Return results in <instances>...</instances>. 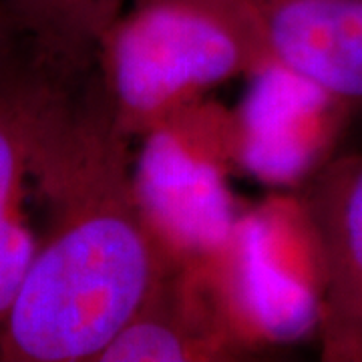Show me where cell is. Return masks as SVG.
<instances>
[{"mask_svg": "<svg viewBox=\"0 0 362 362\" xmlns=\"http://www.w3.org/2000/svg\"><path fill=\"white\" fill-rule=\"evenodd\" d=\"M28 187L42 228L0 362H97L177 264L143 207L97 65L59 78Z\"/></svg>", "mask_w": 362, "mask_h": 362, "instance_id": "cell-1", "label": "cell"}, {"mask_svg": "<svg viewBox=\"0 0 362 362\" xmlns=\"http://www.w3.org/2000/svg\"><path fill=\"white\" fill-rule=\"evenodd\" d=\"M268 66L232 0H129L97 52L105 97L129 139Z\"/></svg>", "mask_w": 362, "mask_h": 362, "instance_id": "cell-2", "label": "cell"}, {"mask_svg": "<svg viewBox=\"0 0 362 362\" xmlns=\"http://www.w3.org/2000/svg\"><path fill=\"white\" fill-rule=\"evenodd\" d=\"M302 209L320 268L322 358L362 362V147L314 171Z\"/></svg>", "mask_w": 362, "mask_h": 362, "instance_id": "cell-3", "label": "cell"}, {"mask_svg": "<svg viewBox=\"0 0 362 362\" xmlns=\"http://www.w3.org/2000/svg\"><path fill=\"white\" fill-rule=\"evenodd\" d=\"M270 66L362 115V0H232Z\"/></svg>", "mask_w": 362, "mask_h": 362, "instance_id": "cell-4", "label": "cell"}, {"mask_svg": "<svg viewBox=\"0 0 362 362\" xmlns=\"http://www.w3.org/2000/svg\"><path fill=\"white\" fill-rule=\"evenodd\" d=\"M244 352L238 326L207 304L177 262L97 362L233 361Z\"/></svg>", "mask_w": 362, "mask_h": 362, "instance_id": "cell-5", "label": "cell"}, {"mask_svg": "<svg viewBox=\"0 0 362 362\" xmlns=\"http://www.w3.org/2000/svg\"><path fill=\"white\" fill-rule=\"evenodd\" d=\"M14 30L42 65L81 75L129 0H2Z\"/></svg>", "mask_w": 362, "mask_h": 362, "instance_id": "cell-6", "label": "cell"}, {"mask_svg": "<svg viewBox=\"0 0 362 362\" xmlns=\"http://www.w3.org/2000/svg\"><path fill=\"white\" fill-rule=\"evenodd\" d=\"M61 73L26 47L0 61V214L28 195L40 129Z\"/></svg>", "mask_w": 362, "mask_h": 362, "instance_id": "cell-7", "label": "cell"}, {"mask_svg": "<svg viewBox=\"0 0 362 362\" xmlns=\"http://www.w3.org/2000/svg\"><path fill=\"white\" fill-rule=\"evenodd\" d=\"M39 247V232L26 214V199L0 214V340Z\"/></svg>", "mask_w": 362, "mask_h": 362, "instance_id": "cell-8", "label": "cell"}, {"mask_svg": "<svg viewBox=\"0 0 362 362\" xmlns=\"http://www.w3.org/2000/svg\"><path fill=\"white\" fill-rule=\"evenodd\" d=\"M23 47L25 45H23V40L18 37V33L14 30L13 21H11L8 13H6V6L0 0V61L14 57Z\"/></svg>", "mask_w": 362, "mask_h": 362, "instance_id": "cell-9", "label": "cell"}]
</instances>
